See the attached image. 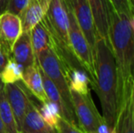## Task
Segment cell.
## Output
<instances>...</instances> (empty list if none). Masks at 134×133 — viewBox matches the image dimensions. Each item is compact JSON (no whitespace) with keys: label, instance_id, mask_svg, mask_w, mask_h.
Returning a JSON list of instances; mask_svg holds the SVG:
<instances>
[{"label":"cell","instance_id":"cell-21","mask_svg":"<svg viewBox=\"0 0 134 133\" xmlns=\"http://www.w3.org/2000/svg\"><path fill=\"white\" fill-rule=\"evenodd\" d=\"M39 110V113L42 116L44 120L48 123L49 126L57 128L58 121L60 117V112L58 106L55 103L49 100H47L42 102L41 108H37Z\"/></svg>","mask_w":134,"mask_h":133},{"label":"cell","instance_id":"cell-2","mask_svg":"<svg viewBox=\"0 0 134 133\" xmlns=\"http://www.w3.org/2000/svg\"><path fill=\"white\" fill-rule=\"evenodd\" d=\"M94 79L91 88L100 101L102 117L114 133L120 100L116 63L109 41L98 36L93 51Z\"/></svg>","mask_w":134,"mask_h":133},{"label":"cell","instance_id":"cell-16","mask_svg":"<svg viewBox=\"0 0 134 133\" xmlns=\"http://www.w3.org/2000/svg\"><path fill=\"white\" fill-rule=\"evenodd\" d=\"M30 38L35 57H38L42 52L52 48L51 38L46 27L39 22L30 31Z\"/></svg>","mask_w":134,"mask_h":133},{"label":"cell","instance_id":"cell-22","mask_svg":"<svg viewBox=\"0 0 134 133\" xmlns=\"http://www.w3.org/2000/svg\"><path fill=\"white\" fill-rule=\"evenodd\" d=\"M115 10L131 18L134 15V0H109Z\"/></svg>","mask_w":134,"mask_h":133},{"label":"cell","instance_id":"cell-7","mask_svg":"<svg viewBox=\"0 0 134 133\" xmlns=\"http://www.w3.org/2000/svg\"><path fill=\"white\" fill-rule=\"evenodd\" d=\"M4 90L15 116L18 128L21 133L22 122L27 112L28 105L31 102V100L28 97L27 88L26 86L23 87V83H19L18 81L12 84H5Z\"/></svg>","mask_w":134,"mask_h":133},{"label":"cell","instance_id":"cell-24","mask_svg":"<svg viewBox=\"0 0 134 133\" xmlns=\"http://www.w3.org/2000/svg\"><path fill=\"white\" fill-rule=\"evenodd\" d=\"M57 130L58 133H84L80 128L71 124L66 119L59 118L57 125Z\"/></svg>","mask_w":134,"mask_h":133},{"label":"cell","instance_id":"cell-28","mask_svg":"<svg viewBox=\"0 0 134 133\" xmlns=\"http://www.w3.org/2000/svg\"><path fill=\"white\" fill-rule=\"evenodd\" d=\"M130 23H131V28H132L133 32H134V15L130 18Z\"/></svg>","mask_w":134,"mask_h":133},{"label":"cell","instance_id":"cell-14","mask_svg":"<svg viewBox=\"0 0 134 133\" xmlns=\"http://www.w3.org/2000/svg\"><path fill=\"white\" fill-rule=\"evenodd\" d=\"M93 15L97 34L99 37L109 40L108 12L106 0H87Z\"/></svg>","mask_w":134,"mask_h":133},{"label":"cell","instance_id":"cell-4","mask_svg":"<svg viewBox=\"0 0 134 133\" xmlns=\"http://www.w3.org/2000/svg\"><path fill=\"white\" fill-rule=\"evenodd\" d=\"M38 67L51 79L58 89L63 102L66 106L69 115L71 119V124L79 128V123L74 112L72 100H71L70 89L67 78V70L59 60L58 56L52 48L42 52L38 57H36Z\"/></svg>","mask_w":134,"mask_h":133},{"label":"cell","instance_id":"cell-9","mask_svg":"<svg viewBox=\"0 0 134 133\" xmlns=\"http://www.w3.org/2000/svg\"><path fill=\"white\" fill-rule=\"evenodd\" d=\"M21 33L22 27L19 16L8 12L0 16V45L9 59L13 46Z\"/></svg>","mask_w":134,"mask_h":133},{"label":"cell","instance_id":"cell-17","mask_svg":"<svg viewBox=\"0 0 134 133\" xmlns=\"http://www.w3.org/2000/svg\"><path fill=\"white\" fill-rule=\"evenodd\" d=\"M38 68H39V72H40V75H41V78H42L43 87H44V90H45V93H46V96H47V98H48V100L49 101H51V102L55 103V104L58 106V109H59V112H60V117L71 123V119L69 115V112H68L67 108H66V106L63 102V100H62V98H61V96H60L57 87L55 86V84L53 82L51 81V79L45 74L44 71L39 67H38Z\"/></svg>","mask_w":134,"mask_h":133},{"label":"cell","instance_id":"cell-27","mask_svg":"<svg viewBox=\"0 0 134 133\" xmlns=\"http://www.w3.org/2000/svg\"><path fill=\"white\" fill-rule=\"evenodd\" d=\"M0 133H7V131H5V127H4V125H3V122H2V120H1V118H0Z\"/></svg>","mask_w":134,"mask_h":133},{"label":"cell","instance_id":"cell-3","mask_svg":"<svg viewBox=\"0 0 134 133\" xmlns=\"http://www.w3.org/2000/svg\"><path fill=\"white\" fill-rule=\"evenodd\" d=\"M41 22L49 33L52 49L66 70L72 68L84 70L71 49L69 37V18L64 0H51Z\"/></svg>","mask_w":134,"mask_h":133},{"label":"cell","instance_id":"cell-13","mask_svg":"<svg viewBox=\"0 0 134 133\" xmlns=\"http://www.w3.org/2000/svg\"><path fill=\"white\" fill-rule=\"evenodd\" d=\"M22 81L27 89V90L31 92V94L41 103L48 100L46 96V93H45L42 78H41L38 65L37 62L32 66H29L24 69Z\"/></svg>","mask_w":134,"mask_h":133},{"label":"cell","instance_id":"cell-29","mask_svg":"<svg viewBox=\"0 0 134 133\" xmlns=\"http://www.w3.org/2000/svg\"><path fill=\"white\" fill-rule=\"evenodd\" d=\"M4 88H5V84L2 82V80H1V78H0V93L2 92V91L4 90Z\"/></svg>","mask_w":134,"mask_h":133},{"label":"cell","instance_id":"cell-30","mask_svg":"<svg viewBox=\"0 0 134 133\" xmlns=\"http://www.w3.org/2000/svg\"><path fill=\"white\" fill-rule=\"evenodd\" d=\"M133 111H134V89H133Z\"/></svg>","mask_w":134,"mask_h":133},{"label":"cell","instance_id":"cell-26","mask_svg":"<svg viewBox=\"0 0 134 133\" xmlns=\"http://www.w3.org/2000/svg\"><path fill=\"white\" fill-rule=\"evenodd\" d=\"M9 0H0V16L7 12Z\"/></svg>","mask_w":134,"mask_h":133},{"label":"cell","instance_id":"cell-5","mask_svg":"<svg viewBox=\"0 0 134 133\" xmlns=\"http://www.w3.org/2000/svg\"><path fill=\"white\" fill-rule=\"evenodd\" d=\"M67 9L68 18H69V37L70 47L76 59L80 62L86 73L90 78V86L94 79V60L93 53L90 48L88 40L85 37L84 34L81 31L80 26L77 23L74 16L69 0H64Z\"/></svg>","mask_w":134,"mask_h":133},{"label":"cell","instance_id":"cell-1","mask_svg":"<svg viewBox=\"0 0 134 133\" xmlns=\"http://www.w3.org/2000/svg\"><path fill=\"white\" fill-rule=\"evenodd\" d=\"M106 2L108 36L118 73L120 108L132 95L134 89V32L130 18L126 15L117 12L109 0Z\"/></svg>","mask_w":134,"mask_h":133},{"label":"cell","instance_id":"cell-8","mask_svg":"<svg viewBox=\"0 0 134 133\" xmlns=\"http://www.w3.org/2000/svg\"><path fill=\"white\" fill-rule=\"evenodd\" d=\"M69 1H70L73 14L77 20V23L80 26L81 31L88 40V43L93 53L98 34L96 30L93 15L88 1L87 0H69Z\"/></svg>","mask_w":134,"mask_h":133},{"label":"cell","instance_id":"cell-25","mask_svg":"<svg viewBox=\"0 0 134 133\" xmlns=\"http://www.w3.org/2000/svg\"><path fill=\"white\" fill-rule=\"evenodd\" d=\"M8 59H9V57L5 54V52L4 51L1 45H0V71L4 68V67L5 66V64L7 63Z\"/></svg>","mask_w":134,"mask_h":133},{"label":"cell","instance_id":"cell-10","mask_svg":"<svg viewBox=\"0 0 134 133\" xmlns=\"http://www.w3.org/2000/svg\"><path fill=\"white\" fill-rule=\"evenodd\" d=\"M51 0H29L27 5L19 16L22 32H30L42 20Z\"/></svg>","mask_w":134,"mask_h":133},{"label":"cell","instance_id":"cell-23","mask_svg":"<svg viewBox=\"0 0 134 133\" xmlns=\"http://www.w3.org/2000/svg\"><path fill=\"white\" fill-rule=\"evenodd\" d=\"M29 0H9L7 12L19 16L27 5Z\"/></svg>","mask_w":134,"mask_h":133},{"label":"cell","instance_id":"cell-11","mask_svg":"<svg viewBox=\"0 0 134 133\" xmlns=\"http://www.w3.org/2000/svg\"><path fill=\"white\" fill-rule=\"evenodd\" d=\"M10 59L16 61L24 69L37 62L32 48L30 32H22L20 34L12 48Z\"/></svg>","mask_w":134,"mask_h":133},{"label":"cell","instance_id":"cell-18","mask_svg":"<svg viewBox=\"0 0 134 133\" xmlns=\"http://www.w3.org/2000/svg\"><path fill=\"white\" fill-rule=\"evenodd\" d=\"M67 78L70 90L84 95L90 93V85L91 81L84 70L77 68L69 69L67 70Z\"/></svg>","mask_w":134,"mask_h":133},{"label":"cell","instance_id":"cell-6","mask_svg":"<svg viewBox=\"0 0 134 133\" xmlns=\"http://www.w3.org/2000/svg\"><path fill=\"white\" fill-rule=\"evenodd\" d=\"M70 94L79 128L84 133H97L98 127L104 119L98 111L90 93L84 95L70 90Z\"/></svg>","mask_w":134,"mask_h":133},{"label":"cell","instance_id":"cell-15","mask_svg":"<svg viewBox=\"0 0 134 133\" xmlns=\"http://www.w3.org/2000/svg\"><path fill=\"white\" fill-rule=\"evenodd\" d=\"M132 95L124 102V104L119 110L114 133H134V111Z\"/></svg>","mask_w":134,"mask_h":133},{"label":"cell","instance_id":"cell-19","mask_svg":"<svg viewBox=\"0 0 134 133\" xmlns=\"http://www.w3.org/2000/svg\"><path fill=\"white\" fill-rule=\"evenodd\" d=\"M0 118L7 133H20L5 90L0 93Z\"/></svg>","mask_w":134,"mask_h":133},{"label":"cell","instance_id":"cell-20","mask_svg":"<svg viewBox=\"0 0 134 133\" xmlns=\"http://www.w3.org/2000/svg\"><path fill=\"white\" fill-rule=\"evenodd\" d=\"M24 68L16 61L9 59L4 68L0 71V78L4 84H12L21 81Z\"/></svg>","mask_w":134,"mask_h":133},{"label":"cell","instance_id":"cell-12","mask_svg":"<svg viewBox=\"0 0 134 133\" xmlns=\"http://www.w3.org/2000/svg\"><path fill=\"white\" fill-rule=\"evenodd\" d=\"M21 133H58L57 128L51 127L44 120L37 107L30 102L24 117Z\"/></svg>","mask_w":134,"mask_h":133}]
</instances>
